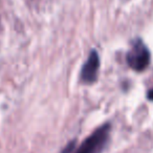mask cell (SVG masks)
<instances>
[{"label": "cell", "mask_w": 153, "mask_h": 153, "mask_svg": "<svg viewBox=\"0 0 153 153\" xmlns=\"http://www.w3.org/2000/svg\"><path fill=\"white\" fill-rule=\"evenodd\" d=\"M148 99H149V100H151V101H153V89L149 90V92H148Z\"/></svg>", "instance_id": "5"}, {"label": "cell", "mask_w": 153, "mask_h": 153, "mask_svg": "<svg viewBox=\"0 0 153 153\" xmlns=\"http://www.w3.org/2000/svg\"><path fill=\"white\" fill-rule=\"evenodd\" d=\"M74 140H72L71 143H69V144L66 146V148L64 149L62 153H71V151L74 150Z\"/></svg>", "instance_id": "4"}, {"label": "cell", "mask_w": 153, "mask_h": 153, "mask_svg": "<svg viewBox=\"0 0 153 153\" xmlns=\"http://www.w3.org/2000/svg\"><path fill=\"white\" fill-rule=\"evenodd\" d=\"M110 133V125H105L94 130L81 145L76 153H101L105 148Z\"/></svg>", "instance_id": "1"}, {"label": "cell", "mask_w": 153, "mask_h": 153, "mask_svg": "<svg viewBox=\"0 0 153 153\" xmlns=\"http://www.w3.org/2000/svg\"><path fill=\"white\" fill-rule=\"evenodd\" d=\"M100 69V57L97 51H91L81 70V80L85 84H92L97 81Z\"/></svg>", "instance_id": "3"}, {"label": "cell", "mask_w": 153, "mask_h": 153, "mask_svg": "<svg viewBox=\"0 0 153 153\" xmlns=\"http://www.w3.org/2000/svg\"><path fill=\"white\" fill-rule=\"evenodd\" d=\"M127 63L133 70L143 71L150 63V51L140 39L135 40L127 53Z\"/></svg>", "instance_id": "2"}]
</instances>
